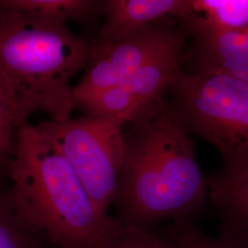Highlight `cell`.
Returning a JSON list of instances; mask_svg holds the SVG:
<instances>
[{
	"mask_svg": "<svg viewBox=\"0 0 248 248\" xmlns=\"http://www.w3.org/2000/svg\"><path fill=\"white\" fill-rule=\"evenodd\" d=\"M207 180L208 200L220 218L222 234L248 235V167H222Z\"/></svg>",
	"mask_w": 248,
	"mask_h": 248,
	"instance_id": "30bf717a",
	"label": "cell"
},
{
	"mask_svg": "<svg viewBox=\"0 0 248 248\" xmlns=\"http://www.w3.org/2000/svg\"><path fill=\"white\" fill-rule=\"evenodd\" d=\"M114 248H176L169 234L154 228L123 223Z\"/></svg>",
	"mask_w": 248,
	"mask_h": 248,
	"instance_id": "5bb4252c",
	"label": "cell"
},
{
	"mask_svg": "<svg viewBox=\"0 0 248 248\" xmlns=\"http://www.w3.org/2000/svg\"><path fill=\"white\" fill-rule=\"evenodd\" d=\"M192 8L204 23L219 31L248 29V0H191Z\"/></svg>",
	"mask_w": 248,
	"mask_h": 248,
	"instance_id": "7c38bea8",
	"label": "cell"
},
{
	"mask_svg": "<svg viewBox=\"0 0 248 248\" xmlns=\"http://www.w3.org/2000/svg\"><path fill=\"white\" fill-rule=\"evenodd\" d=\"M176 248H248V235L222 234L212 237L193 220L172 222L166 231Z\"/></svg>",
	"mask_w": 248,
	"mask_h": 248,
	"instance_id": "4fadbf2b",
	"label": "cell"
},
{
	"mask_svg": "<svg viewBox=\"0 0 248 248\" xmlns=\"http://www.w3.org/2000/svg\"><path fill=\"white\" fill-rule=\"evenodd\" d=\"M187 38L179 19L168 18L112 42L95 41L85 75L73 88V96L119 85L170 46Z\"/></svg>",
	"mask_w": 248,
	"mask_h": 248,
	"instance_id": "52a82bcc",
	"label": "cell"
},
{
	"mask_svg": "<svg viewBox=\"0 0 248 248\" xmlns=\"http://www.w3.org/2000/svg\"><path fill=\"white\" fill-rule=\"evenodd\" d=\"M91 43L67 23L0 7V86L19 128L36 111L71 119L72 80L85 70Z\"/></svg>",
	"mask_w": 248,
	"mask_h": 248,
	"instance_id": "3957f363",
	"label": "cell"
},
{
	"mask_svg": "<svg viewBox=\"0 0 248 248\" xmlns=\"http://www.w3.org/2000/svg\"><path fill=\"white\" fill-rule=\"evenodd\" d=\"M105 1L97 0H0V7L67 23L84 22L103 14Z\"/></svg>",
	"mask_w": 248,
	"mask_h": 248,
	"instance_id": "8fae6325",
	"label": "cell"
},
{
	"mask_svg": "<svg viewBox=\"0 0 248 248\" xmlns=\"http://www.w3.org/2000/svg\"><path fill=\"white\" fill-rule=\"evenodd\" d=\"M15 218L57 248H114L123 222L101 213L62 154L24 124L10 161Z\"/></svg>",
	"mask_w": 248,
	"mask_h": 248,
	"instance_id": "7a4b0ae2",
	"label": "cell"
},
{
	"mask_svg": "<svg viewBox=\"0 0 248 248\" xmlns=\"http://www.w3.org/2000/svg\"><path fill=\"white\" fill-rule=\"evenodd\" d=\"M192 46L182 63L188 72H213L235 78L248 84V29L239 31H219L206 25L200 16L180 20Z\"/></svg>",
	"mask_w": 248,
	"mask_h": 248,
	"instance_id": "ba28073f",
	"label": "cell"
},
{
	"mask_svg": "<svg viewBox=\"0 0 248 248\" xmlns=\"http://www.w3.org/2000/svg\"><path fill=\"white\" fill-rule=\"evenodd\" d=\"M10 209V202L8 206L0 203V248H34L11 221Z\"/></svg>",
	"mask_w": 248,
	"mask_h": 248,
	"instance_id": "2e32d148",
	"label": "cell"
},
{
	"mask_svg": "<svg viewBox=\"0 0 248 248\" xmlns=\"http://www.w3.org/2000/svg\"><path fill=\"white\" fill-rule=\"evenodd\" d=\"M124 154L114 203L126 225L154 228L193 220L208 200L195 143L168 102L149 119L124 127Z\"/></svg>",
	"mask_w": 248,
	"mask_h": 248,
	"instance_id": "6da1fadb",
	"label": "cell"
},
{
	"mask_svg": "<svg viewBox=\"0 0 248 248\" xmlns=\"http://www.w3.org/2000/svg\"><path fill=\"white\" fill-rule=\"evenodd\" d=\"M168 101L187 133L213 145L222 168L248 167V84L225 74L185 71L169 82ZM166 91V92H167Z\"/></svg>",
	"mask_w": 248,
	"mask_h": 248,
	"instance_id": "277c9868",
	"label": "cell"
},
{
	"mask_svg": "<svg viewBox=\"0 0 248 248\" xmlns=\"http://www.w3.org/2000/svg\"><path fill=\"white\" fill-rule=\"evenodd\" d=\"M186 40L177 42L113 87L76 95L75 108L87 115L108 118L124 125L139 124L164 105L169 80L181 66Z\"/></svg>",
	"mask_w": 248,
	"mask_h": 248,
	"instance_id": "8992f818",
	"label": "cell"
},
{
	"mask_svg": "<svg viewBox=\"0 0 248 248\" xmlns=\"http://www.w3.org/2000/svg\"><path fill=\"white\" fill-rule=\"evenodd\" d=\"M98 43H108L168 18L186 20L196 15L191 0H108Z\"/></svg>",
	"mask_w": 248,
	"mask_h": 248,
	"instance_id": "9c48e42d",
	"label": "cell"
},
{
	"mask_svg": "<svg viewBox=\"0 0 248 248\" xmlns=\"http://www.w3.org/2000/svg\"><path fill=\"white\" fill-rule=\"evenodd\" d=\"M18 127L9 100L0 86V166L9 164L13 155Z\"/></svg>",
	"mask_w": 248,
	"mask_h": 248,
	"instance_id": "9a60e30c",
	"label": "cell"
},
{
	"mask_svg": "<svg viewBox=\"0 0 248 248\" xmlns=\"http://www.w3.org/2000/svg\"><path fill=\"white\" fill-rule=\"evenodd\" d=\"M35 127L69 163L98 210L108 215L124 160V124L86 114Z\"/></svg>",
	"mask_w": 248,
	"mask_h": 248,
	"instance_id": "5b68a950",
	"label": "cell"
}]
</instances>
